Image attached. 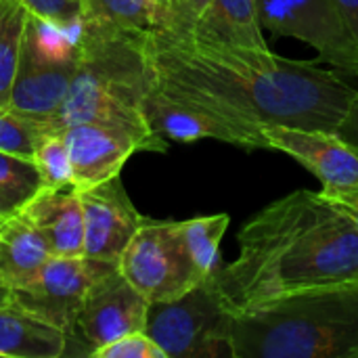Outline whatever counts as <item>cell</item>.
<instances>
[{
    "label": "cell",
    "mask_w": 358,
    "mask_h": 358,
    "mask_svg": "<svg viewBox=\"0 0 358 358\" xmlns=\"http://www.w3.org/2000/svg\"><path fill=\"white\" fill-rule=\"evenodd\" d=\"M264 31L313 46L321 61L358 78V44L336 0H256Z\"/></svg>",
    "instance_id": "obj_8"
},
{
    "label": "cell",
    "mask_w": 358,
    "mask_h": 358,
    "mask_svg": "<svg viewBox=\"0 0 358 358\" xmlns=\"http://www.w3.org/2000/svg\"><path fill=\"white\" fill-rule=\"evenodd\" d=\"M262 31L264 29L258 19L256 0H210V6L195 31L185 38L264 50L268 44Z\"/></svg>",
    "instance_id": "obj_17"
},
{
    "label": "cell",
    "mask_w": 358,
    "mask_h": 358,
    "mask_svg": "<svg viewBox=\"0 0 358 358\" xmlns=\"http://www.w3.org/2000/svg\"><path fill=\"white\" fill-rule=\"evenodd\" d=\"M231 224L229 214H212V216H195L189 220H180V233L189 248L191 258L203 277H212L220 266V241Z\"/></svg>",
    "instance_id": "obj_21"
},
{
    "label": "cell",
    "mask_w": 358,
    "mask_h": 358,
    "mask_svg": "<svg viewBox=\"0 0 358 358\" xmlns=\"http://www.w3.org/2000/svg\"><path fill=\"white\" fill-rule=\"evenodd\" d=\"M44 187H71L73 182V168H71V157L67 143L61 134V130H50L46 132L31 155Z\"/></svg>",
    "instance_id": "obj_24"
},
{
    "label": "cell",
    "mask_w": 358,
    "mask_h": 358,
    "mask_svg": "<svg viewBox=\"0 0 358 358\" xmlns=\"http://www.w3.org/2000/svg\"><path fill=\"white\" fill-rule=\"evenodd\" d=\"M151 302L113 266L86 292L73 325V338L84 342V355L134 331H145Z\"/></svg>",
    "instance_id": "obj_11"
},
{
    "label": "cell",
    "mask_w": 358,
    "mask_h": 358,
    "mask_svg": "<svg viewBox=\"0 0 358 358\" xmlns=\"http://www.w3.org/2000/svg\"><path fill=\"white\" fill-rule=\"evenodd\" d=\"M4 218H6V216H0V224H2V222H4Z\"/></svg>",
    "instance_id": "obj_33"
},
{
    "label": "cell",
    "mask_w": 358,
    "mask_h": 358,
    "mask_svg": "<svg viewBox=\"0 0 358 358\" xmlns=\"http://www.w3.org/2000/svg\"><path fill=\"white\" fill-rule=\"evenodd\" d=\"M113 266H117V262L88 256H50L25 283L8 292V304L52 323L73 340L76 315L86 292Z\"/></svg>",
    "instance_id": "obj_9"
},
{
    "label": "cell",
    "mask_w": 358,
    "mask_h": 358,
    "mask_svg": "<svg viewBox=\"0 0 358 358\" xmlns=\"http://www.w3.org/2000/svg\"><path fill=\"white\" fill-rule=\"evenodd\" d=\"M92 358H168L147 331H134L94 350Z\"/></svg>",
    "instance_id": "obj_25"
},
{
    "label": "cell",
    "mask_w": 358,
    "mask_h": 358,
    "mask_svg": "<svg viewBox=\"0 0 358 358\" xmlns=\"http://www.w3.org/2000/svg\"><path fill=\"white\" fill-rule=\"evenodd\" d=\"M67 143L76 191L96 187L120 176L128 157L141 151V145L128 132L101 124H69L61 128Z\"/></svg>",
    "instance_id": "obj_14"
},
{
    "label": "cell",
    "mask_w": 358,
    "mask_h": 358,
    "mask_svg": "<svg viewBox=\"0 0 358 358\" xmlns=\"http://www.w3.org/2000/svg\"><path fill=\"white\" fill-rule=\"evenodd\" d=\"M145 113L151 128L168 143L210 138L241 149H268L262 126L227 117L203 103L153 86L145 88Z\"/></svg>",
    "instance_id": "obj_10"
},
{
    "label": "cell",
    "mask_w": 358,
    "mask_h": 358,
    "mask_svg": "<svg viewBox=\"0 0 358 358\" xmlns=\"http://www.w3.org/2000/svg\"><path fill=\"white\" fill-rule=\"evenodd\" d=\"M82 23L126 36H145L166 23L159 0H80Z\"/></svg>",
    "instance_id": "obj_19"
},
{
    "label": "cell",
    "mask_w": 358,
    "mask_h": 358,
    "mask_svg": "<svg viewBox=\"0 0 358 358\" xmlns=\"http://www.w3.org/2000/svg\"><path fill=\"white\" fill-rule=\"evenodd\" d=\"M15 212H19V210H15L2 195H0V216H10V214H15Z\"/></svg>",
    "instance_id": "obj_30"
},
{
    "label": "cell",
    "mask_w": 358,
    "mask_h": 358,
    "mask_svg": "<svg viewBox=\"0 0 358 358\" xmlns=\"http://www.w3.org/2000/svg\"><path fill=\"white\" fill-rule=\"evenodd\" d=\"M21 214L36 227L52 256H84V210L73 187H42Z\"/></svg>",
    "instance_id": "obj_15"
},
{
    "label": "cell",
    "mask_w": 358,
    "mask_h": 358,
    "mask_svg": "<svg viewBox=\"0 0 358 358\" xmlns=\"http://www.w3.org/2000/svg\"><path fill=\"white\" fill-rule=\"evenodd\" d=\"M29 13L40 19L52 21L61 27L76 29L82 25V4L80 0H21Z\"/></svg>",
    "instance_id": "obj_27"
},
{
    "label": "cell",
    "mask_w": 358,
    "mask_h": 358,
    "mask_svg": "<svg viewBox=\"0 0 358 358\" xmlns=\"http://www.w3.org/2000/svg\"><path fill=\"white\" fill-rule=\"evenodd\" d=\"M69 342L52 323L15 304H0V358H59Z\"/></svg>",
    "instance_id": "obj_16"
},
{
    "label": "cell",
    "mask_w": 358,
    "mask_h": 358,
    "mask_svg": "<svg viewBox=\"0 0 358 358\" xmlns=\"http://www.w3.org/2000/svg\"><path fill=\"white\" fill-rule=\"evenodd\" d=\"M162 4H164V8H168V0H159Z\"/></svg>",
    "instance_id": "obj_32"
},
{
    "label": "cell",
    "mask_w": 358,
    "mask_h": 358,
    "mask_svg": "<svg viewBox=\"0 0 358 358\" xmlns=\"http://www.w3.org/2000/svg\"><path fill=\"white\" fill-rule=\"evenodd\" d=\"M8 302V296L4 292H0V304H6Z\"/></svg>",
    "instance_id": "obj_31"
},
{
    "label": "cell",
    "mask_w": 358,
    "mask_h": 358,
    "mask_svg": "<svg viewBox=\"0 0 358 358\" xmlns=\"http://www.w3.org/2000/svg\"><path fill=\"white\" fill-rule=\"evenodd\" d=\"M340 10H342V17L346 19L355 40L358 44V0H336Z\"/></svg>",
    "instance_id": "obj_29"
},
{
    "label": "cell",
    "mask_w": 358,
    "mask_h": 358,
    "mask_svg": "<svg viewBox=\"0 0 358 358\" xmlns=\"http://www.w3.org/2000/svg\"><path fill=\"white\" fill-rule=\"evenodd\" d=\"M147 86L203 103L248 124L342 132L358 122V88L340 73L271 48H241L174 36H143Z\"/></svg>",
    "instance_id": "obj_1"
},
{
    "label": "cell",
    "mask_w": 358,
    "mask_h": 358,
    "mask_svg": "<svg viewBox=\"0 0 358 358\" xmlns=\"http://www.w3.org/2000/svg\"><path fill=\"white\" fill-rule=\"evenodd\" d=\"M50 130L52 128L48 120L0 105V151L31 157L38 141Z\"/></svg>",
    "instance_id": "obj_23"
},
{
    "label": "cell",
    "mask_w": 358,
    "mask_h": 358,
    "mask_svg": "<svg viewBox=\"0 0 358 358\" xmlns=\"http://www.w3.org/2000/svg\"><path fill=\"white\" fill-rule=\"evenodd\" d=\"M27 6L21 0H0V105L8 107L17 76L21 42L27 21Z\"/></svg>",
    "instance_id": "obj_20"
},
{
    "label": "cell",
    "mask_w": 358,
    "mask_h": 358,
    "mask_svg": "<svg viewBox=\"0 0 358 358\" xmlns=\"http://www.w3.org/2000/svg\"><path fill=\"white\" fill-rule=\"evenodd\" d=\"M50 250L36 227L19 212L0 224V292L25 283L48 258Z\"/></svg>",
    "instance_id": "obj_18"
},
{
    "label": "cell",
    "mask_w": 358,
    "mask_h": 358,
    "mask_svg": "<svg viewBox=\"0 0 358 358\" xmlns=\"http://www.w3.org/2000/svg\"><path fill=\"white\" fill-rule=\"evenodd\" d=\"M42 187V176L31 157L0 151V195L15 210H21Z\"/></svg>",
    "instance_id": "obj_22"
},
{
    "label": "cell",
    "mask_w": 358,
    "mask_h": 358,
    "mask_svg": "<svg viewBox=\"0 0 358 358\" xmlns=\"http://www.w3.org/2000/svg\"><path fill=\"white\" fill-rule=\"evenodd\" d=\"M80 27L67 29L27 13L8 107L42 120L59 111L76 73Z\"/></svg>",
    "instance_id": "obj_5"
},
{
    "label": "cell",
    "mask_w": 358,
    "mask_h": 358,
    "mask_svg": "<svg viewBox=\"0 0 358 358\" xmlns=\"http://www.w3.org/2000/svg\"><path fill=\"white\" fill-rule=\"evenodd\" d=\"M143 36L111 34L90 25L78 34V65L59 111L48 120L52 130L69 124H101L134 136L141 151H166L145 113Z\"/></svg>",
    "instance_id": "obj_4"
},
{
    "label": "cell",
    "mask_w": 358,
    "mask_h": 358,
    "mask_svg": "<svg viewBox=\"0 0 358 358\" xmlns=\"http://www.w3.org/2000/svg\"><path fill=\"white\" fill-rule=\"evenodd\" d=\"M84 210V256L117 262L145 216L130 201L120 176L78 191Z\"/></svg>",
    "instance_id": "obj_13"
},
{
    "label": "cell",
    "mask_w": 358,
    "mask_h": 358,
    "mask_svg": "<svg viewBox=\"0 0 358 358\" xmlns=\"http://www.w3.org/2000/svg\"><path fill=\"white\" fill-rule=\"evenodd\" d=\"M233 358H358V281L231 313Z\"/></svg>",
    "instance_id": "obj_3"
},
{
    "label": "cell",
    "mask_w": 358,
    "mask_h": 358,
    "mask_svg": "<svg viewBox=\"0 0 358 358\" xmlns=\"http://www.w3.org/2000/svg\"><path fill=\"white\" fill-rule=\"evenodd\" d=\"M117 266L149 302L176 300L208 281L191 258L174 220L157 222L145 218L120 256Z\"/></svg>",
    "instance_id": "obj_7"
},
{
    "label": "cell",
    "mask_w": 358,
    "mask_h": 358,
    "mask_svg": "<svg viewBox=\"0 0 358 358\" xmlns=\"http://www.w3.org/2000/svg\"><path fill=\"white\" fill-rule=\"evenodd\" d=\"M262 136L266 138L268 149L294 157L310 170L323 187L358 185V147L344 138L342 132L266 124L262 126Z\"/></svg>",
    "instance_id": "obj_12"
},
{
    "label": "cell",
    "mask_w": 358,
    "mask_h": 358,
    "mask_svg": "<svg viewBox=\"0 0 358 358\" xmlns=\"http://www.w3.org/2000/svg\"><path fill=\"white\" fill-rule=\"evenodd\" d=\"M214 281L231 313L358 281V231L321 191H294L239 233V254Z\"/></svg>",
    "instance_id": "obj_2"
},
{
    "label": "cell",
    "mask_w": 358,
    "mask_h": 358,
    "mask_svg": "<svg viewBox=\"0 0 358 358\" xmlns=\"http://www.w3.org/2000/svg\"><path fill=\"white\" fill-rule=\"evenodd\" d=\"M208 6L210 0H168L164 29L174 36H191Z\"/></svg>",
    "instance_id": "obj_26"
},
{
    "label": "cell",
    "mask_w": 358,
    "mask_h": 358,
    "mask_svg": "<svg viewBox=\"0 0 358 358\" xmlns=\"http://www.w3.org/2000/svg\"><path fill=\"white\" fill-rule=\"evenodd\" d=\"M321 195L327 197L340 212H344L358 231V185L348 187H323Z\"/></svg>",
    "instance_id": "obj_28"
},
{
    "label": "cell",
    "mask_w": 358,
    "mask_h": 358,
    "mask_svg": "<svg viewBox=\"0 0 358 358\" xmlns=\"http://www.w3.org/2000/svg\"><path fill=\"white\" fill-rule=\"evenodd\" d=\"M231 308L220 296L214 275L168 302H151L145 331L168 358L231 357Z\"/></svg>",
    "instance_id": "obj_6"
}]
</instances>
